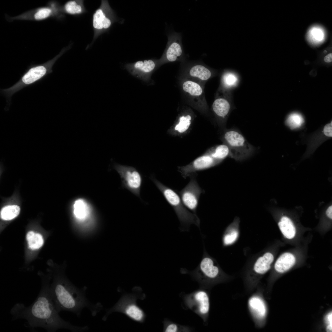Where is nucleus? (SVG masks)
Returning a JSON list of instances; mask_svg holds the SVG:
<instances>
[{"label": "nucleus", "instance_id": "39448f33", "mask_svg": "<svg viewBox=\"0 0 332 332\" xmlns=\"http://www.w3.org/2000/svg\"><path fill=\"white\" fill-rule=\"evenodd\" d=\"M224 138L230 149L229 156L238 161L249 157L254 152V147L238 131L234 129L226 131Z\"/></svg>", "mask_w": 332, "mask_h": 332}, {"label": "nucleus", "instance_id": "a878e982", "mask_svg": "<svg viewBox=\"0 0 332 332\" xmlns=\"http://www.w3.org/2000/svg\"><path fill=\"white\" fill-rule=\"evenodd\" d=\"M19 207L16 205H9L3 208L1 212V218L4 220L12 219L19 214Z\"/></svg>", "mask_w": 332, "mask_h": 332}, {"label": "nucleus", "instance_id": "f704fd0d", "mask_svg": "<svg viewBox=\"0 0 332 332\" xmlns=\"http://www.w3.org/2000/svg\"><path fill=\"white\" fill-rule=\"evenodd\" d=\"M332 53H330L326 55L324 58V61L327 63L330 62L332 61Z\"/></svg>", "mask_w": 332, "mask_h": 332}, {"label": "nucleus", "instance_id": "c756f323", "mask_svg": "<svg viewBox=\"0 0 332 332\" xmlns=\"http://www.w3.org/2000/svg\"><path fill=\"white\" fill-rule=\"evenodd\" d=\"M65 8L68 13L72 14H80L83 11L82 6L76 1L68 2L65 5Z\"/></svg>", "mask_w": 332, "mask_h": 332}, {"label": "nucleus", "instance_id": "473e14b6", "mask_svg": "<svg viewBox=\"0 0 332 332\" xmlns=\"http://www.w3.org/2000/svg\"><path fill=\"white\" fill-rule=\"evenodd\" d=\"M177 327L176 325L174 324H171L169 325L166 327L165 332H176L177 331Z\"/></svg>", "mask_w": 332, "mask_h": 332}, {"label": "nucleus", "instance_id": "72a5a7b5", "mask_svg": "<svg viewBox=\"0 0 332 332\" xmlns=\"http://www.w3.org/2000/svg\"><path fill=\"white\" fill-rule=\"evenodd\" d=\"M332 314L331 312L328 314L326 317V321L327 323L328 324V325L332 326Z\"/></svg>", "mask_w": 332, "mask_h": 332}, {"label": "nucleus", "instance_id": "9d476101", "mask_svg": "<svg viewBox=\"0 0 332 332\" xmlns=\"http://www.w3.org/2000/svg\"><path fill=\"white\" fill-rule=\"evenodd\" d=\"M168 42L164 53L162 62H174L183 56L184 51L181 34L175 32L168 35Z\"/></svg>", "mask_w": 332, "mask_h": 332}, {"label": "nucleus", "instance_id": "aec40b11", "mask_svg": "<svg viewBox=\"0 0 332 332\" xmlns=\"http://www.w3.org/2000/svg\"><path fill=\"white\" fill-rule=\"evenodd\" d=\"M46 69L43 66H38L30 69L22 77V81L25 84L32 83L42 77Z\"/></svg>", "mask_w": 332, "mask_h": 332}, {"label": "nucleus", "instance_id": "4468645a", "mask_svg": "<svg viewBox=\"0 0 332 332\" xmlns=\"http://www.w3.org/2000/svg\"><path fill=\"white\" fill-rule=\"evenodd\" d=\"M220 162L210 155H205L198 157L190 164L181 168L180 169L183 176L186 178L190 176L192 172L209 168Z\"/></svg>", "mask_w": 332, "mask_h": 332}, {"label": "nucleus", "instance_id": "20e7f679", "mask_svg": "<svg viewBox=\"0 0 332 332\" xmlns=\"http://www.w3.org/2000/svg\"><path fill=\"white\" fill-rule=\"evenodd\" d=\"M150 178L174 210L180 223V231H188L192 224L200 228L199 218L196 214L192 213L188 210L176 192L164 185L153 176H151Z\"/></svg>", "mask_w": 332, "mask_h": 332}, {"label": "nucleus", "instance_id": "0eeeda50", "mask_svg": "<svg viewBox=\"0 0 332 332\" xmlns=\"http://www.w3.org/2000/svg\"><path fill=\"white\" fill-rule=\"evenodd\" d=\"M204 248L202 259L196 271L198 274L211 280L231 279L232 276L225 273L216 260L207 253L204 246Z\"/></svg>", "mask_w": 332, "mask_h": 332}, {"label": "nucleus", "instance_id": "6e6552de", "mask_svg": "<svg viewBox=\"0 0 332 332\" xmlns=\"http://www.w3.org/2000/svg\"><path fill=\"white\" fill-rule=\"evenodd\" d=\"M204 191L198 184L195 177L192 176L187 185L179 192L181 199L185 207L196 214L200 195Z\"/></svg>", "mask_w": 332, "mask_h": 332}, {"label": "nucleus", "instance_id": "cd10ccee", "mask_svg": "<svg viewBox=\"0 0 332 332\" xmlns=\"http://www.w3.org/2000/svg\"><path fill=\"white\" fill-rule=\"evenodd\" d=\"M230 149L227 144H221L215 148L214 152L211 156L215 159L221 161L222 160L229 156Z\"/></svg>", "mask_w": 332, "mask_h": 332}, {"label": "nucleus", "instance_id": "f257e3e1", "mask_svg": "<svg viewBox=\"0 0 332 332\" xmlns=\"http://www.w3.org/2000/svg\"><path fill=\"white\" fill-rule=\"evenodd\" d=\"M50 279H42L41 288L35 301L29 306L23 304H15L10 310L12 320L23 319L31 329L43 328L48 332H54L61 329L73 332H84L88 330L87 326L73 325L64 320L59 314L49 292Z\"/></svg>", "mask_w": 332, "mask_h": 332}, {"label": "nucleus", "instance_id": "7ed1b4c3", "mask_svg": "<svg viewBox=\"0 0 332 332\" xmlns=\"http://www.w3.org/2000/svg\"><path fill=\"white\" fill-rule=\"evenodd\" d=\"M274 260V254L269 251L256 253L248 259L243 273L248 291H252L256 287L262 276L271 269Z\"/></svg>", "mask_w": 332, "mask_h": 332}, {"label": "nucleus", "instance_id": "ddd939ff", "mask_svg": "<svg viewBox=\"0 0 332 332\" xmlns=\"http://www.w3.org/2000/svg\"><path fill=\"white\" fill-rule=\"evenodd\" d=\"M93 16V24L96 30H106L111 26L114 21L113 13L107 2L102 3Z\"/></svg>", "mask_w": 332, "mask_h": 332}, {"label": "nucleus", "instance_id": "393cba45", "mask_svg": "<svg viewBox=\"0 0 332 332\" xmlns=\"http://www.w3.org/2000/svg\"><path fill=\"white\" fill-rule=\"evenodd\" d=\"M26 239L29 247L32 250L39 249L43 243V239L42 235L32 231H29L27 233Z\"/></svg>", "mask_w": 332, "mask_h": 332}, {"label": "nucleus", "instance_id": "1a4fd4ad", "mask_svg": "<svg viewBox=\"0 0 332 332\" xmlns=\"http://www.w3.org/2000/svg\"><path fill=\"white\" fill-rule=\"evenodd\" d=\"M115 311L123 313L130 318L138 322H142L144 318L143 311L136 305L135 301L132 300L127 302L125 296L122 297L113 307L106 310V313L103 319L105 320L110 314Z\"/></svg>", "mask_w": 332, "mask_h": 332}, {"label": "nucleus", "instance_id": "7c9ffc66", "mask_svg": "<svg viewBox=\"0 0 332 332\" xmlns=\"http://www.w3.org/2000/svg\"><path fill=\"white\" fill-rule=\"evenodd\" d=\"M51 12V10L48 8L40 9L35 14L34 17L37 20L42 19L46 18Z\"/></svg>", "mask_w": 332, "mask_h": 332}, {"label": "nucleus", "instance_id": "f3484780", "mask_svg": "<svg viewBox=\"0 0 332 332\" xmlns=\"http://www.w3.org/2000/svg\"><path fill=\"white\" fill-rule=\"evenodd\" d=\"M156 65L155 61L146 60L128 64L126 67L134 73L145 74L151 73L155 69Z\"/></svg>", "mask_w": 332, "mask_h": 332}, {"label": "nucleus", "instance_id": "412c9836", "mask_svg": "<svg viewBox=\"0 0 332 332\" xmlns=\"http://www.w3.org/2000/svg\"><path fill=\"white\" fill-rule=\"evenodd\" d=\"M188 73L190 76L202 81L208 80L212 75V73L211 70L200 64L192 66L189 69Z\"/></svg>", "mask_w": 332, "mask_h": 332}, {"label": "nucleus", "instance_id": "b1692460", "mask_svg": "<svg viewBox=\"0 0 332 332\" xmlns=\"http://www.w3.org/2000/svg\"><path fill=\"white\" fill-rule=\"evenodd\" d=\"M195 298L199 304V310L201 313L207 314L209 310V298L207 294L203 291L197 292L195 295Z\"/></svg>", "mask_w": 332, "mask_h": 332}, {"label": "nucleus", "instance_id": "6ab92c4d", "mask_svg": "<svg viewBox=\"0 0 332 332\" xmlns=\"http://www.w3.org/2000/svg\"><path fill=\"white\" fill-rule=\"evenodd\" d=\"M239 81V75L232 71H228L224 72L221 78V84L225 91L229 93L230 90L236 87Z\"/></svg>", "mask_w": 332, "mask_h": 332}, {"label": "nucleus", "instance_id": "4be33fe9", "mask_svg": "<svg viewBox=\"0 0 332 332\" xmlns=\"http://www.w3.org/2000/svg\"><path fill=\"white\" fill-rule=\"evenodd\" d=\"M183 91L193 98L199 99L204 96V92L201 86L193 81H185L182 85Z\"/></svg>", "mask_w": 332, "mask_h": 332}, {"label": "nucleus", "instance_id": "c85d7f7f", "mask_svg": "<svg viewBox=\"0 0 332 332\" xmlns=\"http://www.w3.org/2000/svg\"><path fill=\"white\" fill-rule=\"evenodd\" d=\"M191 117L190 115L183 116L179 119L178 124L175 127V129L180 133L185 132L189 128L191 124Z\"/></svg>", "mask_w": 332, "mask_h": 332}, {"label": "nucleus", "instance_id": "dca6fc26", "mask_svg": "<svg viewBox=\"0 0 332 332\" xmlns=\"http://www.w3.org/2000/svg\"><path fill=\"white\" fill-rule=\"evenodd\" d=\"M231 95L227 97H217L212 105L213 111L216 115L222 119H225L229 114L233 108Z\"/></svg>", "mask_w": 332, "mask_h": 332}, {"label": "nucleus", "instance_id": "423d86ee", "mask_svg": "<svg viewBox=\"0 0 332 332\" xmlns=\"http://www.w3.org/2000/svg\"><path fill=\"white\" fill-rule=\"evenodd\" d=\"M113 168L120 176L123 187L140 197L142 178L138 171L133 167L117 163Z\"/></svg>", "mask_w": 332, "mask_h": 332}, {"label": "nucleus", "instance_id": "bb28decb", "mask_svg": "<svg viewBox=\"0 0 332 332\" xmlns=\"http://www.w3.org/2000/svg\"><path fill=\"white\" fill-rule=\"evenodd\" d=\"M304 122L303 118L301 115L297 113H293L289 115L286 123L293 129L300 127Z\"/></svg>", "mask_w": 332, "mask_h": 332}, {"label": "nucleus", "instance_id": "a211bd4d", "mask_svg": "<svg viewBox=\"0 0 332 332\" xmlns=\"http://www.w3.org/2000/svg\"><path fill=\"white\" fill-rule=\"evenodd\" d=\"M295 258L290 253L282 254L277 259L274 265L275 271L278 273H283L290 269L294 264Z\"/></svg>", "mask_w": 332, "mask_h": 332}, {"label": "nucleus", "instance_id": "5701e85b", "mask_svg": "<svg viewBox=\"0 0 332 332\" xmlns=\"http://www.w3.org/2000/svg\"><path fill=\"white\" fill-rule=\"evenodd\" d=\"M279 227L283 234L287 239H291L295 236L296 231L292 222L288 217L284 216L278 223Z\"/></svg>", "mask_w": 332, "mask_h": 332}, {"label": "nucleus", "instance_id": "c9c22d12", "mask_svg": "<svg viewBox=\"0 0 332 332\" xmlns=\"http://www.w3.org/2000/svg\"><path fill=\"white\" fill-rule=\"evenodd\" d=\"M332 206L331 205L327 208L326 212L327 216L331 219H332Z\"/></svg>", "mask_w": 332, "mask_h": 332}, {"label": "nucleus", "instance_id": "2f4dec72", "mask_svg": "<svg viewBox=\"0 0 332 332\" xmlns=\"http://www.w3.org/2000/svg\"><path fill=\"white\" fill-rule=\"evenodd\" d=\"M332 121L330 123L327 124L324 127L323 129V132L324 134L328 137H332Z\"/></svg>", "mask_w": 332, "mask_h": 332}, {"label": "nucleus", "instance_id": "f03ea898", "mask_svg": "<svg viewBox=\"0 0 332 332\" xmlns=\"http://www.w3.org/2000/svg\"><path fill=\"white\" fill-rule=\"evenodd\" d=\"M54 277L50 283L49 290L59 313L63 311H69L79 317L83 309L87 308L94 316L102 310V306L101 303H93L86 298V286L79 288L62 275H57Z\"/></svg>", "mask_w": 332, "mask_h": 332}, {"label": "nucleus", "instance_id": "f8f14e48", "mask_svg": "<svg viewBox=\"0 0 332 332\" xmlns=\"http://www.w3.org/2000/svg\"><path fill=\"white\" fill-rule=\"evenodd\" d=\"M248 306L255 326H261L267 313L266 304L259 294L256 292L249 298Z\"/></svg>", "mask_w": 332, "mask_h": 332}, {"label": "nucleus", "instance_id": "9b49d317", "mask_svg": "<svg viewBox=\"0 0 332 332\" xmlns=\"http://www.w3.org/2000/svg\"><path fill=\"white\" fill-rule=\"evenodd\" d=\"M72 210L75 222L85 224L92 220L93 208L90 203L83 198L75 199L72 204Z\"/></svg>", "mask_w": 332, "mask_h": 332}, {"label": "nucleus", "instance_id": "2eb2a0df", "mask_svg": "<svg viewBox=\"0 0 332 332\" xmlns=\"http://www.w3.org/2000/svg\"><path fill=\"white\" fill-rule=\"evenodd\" d=\"M240 223L239 217H235L232 222L225 229L222 238L223 247L231 246L237 241L240 235Z\"/></svg>", "mask_w": 332, "mask_h": 332}]
</instances>
